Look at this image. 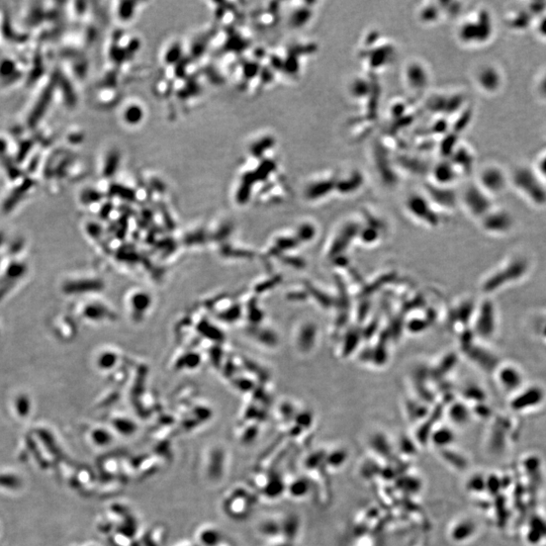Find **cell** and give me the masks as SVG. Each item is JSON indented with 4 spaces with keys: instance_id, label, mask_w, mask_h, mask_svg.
<instances>
[{
    "instance_id": "2e32d148",
    "label": "cell",
    "mask_w": 546,
    "mask_h": 546,
    "mask_svg": "<svg viewBox=\"0 0 546 546\" xmlns=\"http://www.w3.org/2000/svg\"><path fill=\"white\" fill-rule=\"evenodd\" d=\"M348 458V453L342 448L335 449L331 452H327L325 458V465L329 468H339L346 463Z\"/></svg>"
},
{
    "instance_id": "f1b7e54d",
    "label": "cell",
    "mask_w": 546,
    "mask_h": 546,
    "mask_svg": "<svg viewBox=\"0 0 546 546\" xmlns=\"http://www.w3.org/2000/svg\"><path fill=\"white\" fill-rule=\"evenodd\" d=\"M16 408H17V411L20 415L24 416L27 414L28 412V409H30V401H28V398L26 397V395L24 394H21L17 397L16 399Z\"/></svg>"
},
{
    "instance_id": "277c9868",
    "label": "cell",
    "mask_w": 546,
    "mask_h": 546,
    "mask_svg": "<svg viewBox=\"0 0 546 546\" xmlns=\"http://www.w3.org/2000/svg\"><path fill=\"white\" fill-rule=\"evenodd\" d=\"M477 185L488 195L498 194L506 188L507 176L499 167L488 166L480 172Z\"/></svg>"
},
{
    "instance_id": "e575fe53",
    "label": "cell",
    "mask_w": 546,
    "mask_h": 546,
    "mask_svg": "<svg viewBox=\"0 0 546 546\" xmlns=\"http://www.w3.org/2000/svg\"><path fill=\"white\" fill-rule=\"evenodd\" d=\"M4 243V235L0 233V246Z\"/></svg>"
},
{
    "instance_id": "cb8c5ba5",
    "label": "cell",
    "mask_w": 546,
    "mask_h": 546,
    "mask_svg": "<svg viewBox=\"0 0 546 546\" xmlns=\"http://www.w3.org/2000/svg\"><path fill=\"white\" fill-rule=\"evenodd\" d=\"M326 454H327V452L323 451V450H318V451L313 452L307 458L306 467L311 468V469H314V468H319L322 464L325 465Z\"/></svg>"
},
{
    "instance_id": "4dcf8cb0",
    "label": "cell",
    "mask_w": 546,
    "mask_h": 546,
    "mask_svg": "<svg viewBox=\"0 0 546 546\" xmlns=\"http://www.w3.org/2000/svg\"><path fill=\"white\" fill-rule=\"evenodd\" d=\"M114 361H116V355L112 353L106 352L100 356L98 363H99V366L102 368H109L110 366L114 365Z\"/></svg>"
},
{
    "instance_id": "d6a6232c",
    "label": "cell",
    "mask_w": 546,
    "mask_h": 546,
    "mask_svg": "<svg viewBox=\"0 0 546 546\" xmlns=\"http://www.w3.org/2000/svg\"><path fill=\"white\" fill-rule=\"evenodd\" d=\"M536 173L542 178L546 179V153L539 158L536 166Z\"/></svg>"
},
{
    "instance_id": "ac0fdd59",
    "label": "cell",
    "mask_w": 546,
    "mask_h": 546,
    "mask_svg": "<svg viewBox=\"0 0 546 546\" xmlns=\"http://www.w3.org/2000/svg\"><path fill=\"white\" fill-rule=\"evenodd\" d=\"M448 415H449V418H450L451 422L454 423V424L464 425V424H466L468 422V410L466 409L465 406H463L461 404L453 405L451 407V409L449 410Z\"/></svg>"
},
{
    "instance_id": "7c38bea8",
    "label": "cell",
    "mask_w": 546,
    "mask_h": 546,
    "mask_svg": "<svg viewBox=\"0 0 546 546\" xmlns=\"http://www.w3.org/2000/svg\"><path fill=\"white\" fill-rule=\"evenodd\" d=\"M429 203L422 196L412 195L407 202V208L412 216L418 218L417 220H423L428 222L427 215L429 214L431 216Z\"/></svg>"
},
{
    "instance_id": "5bb4252c",
    "label": "cell",
    "mask_w": 546,
    "mask_h": 546,
    "mask_svg": "<svg viewBox=\"0 0 546 546\" xmlns=\"http://www.w3.org/2000/svg\"><path fill=\"white\" fill-rule=\"evenodd\" d=\"M222 540V532L213 525L203 526L197 532V543L200 546H217Z\"/></svg>"
},
{
    "instance_id": "603a6c76",
    "label": "cell",
    "mask_w": 546,
    "mask_h": 546,
    "mask_svg": "<svg viewBox=\"0 0 546 546\" xmlns=\"http://www.w3.org/2000/svg\"><path fill=\"white\" fill-rule=\"evenodd\" d=\"M440 453H441V456L442 458L448 463L450 466L454 467V468H463L464 464H465V459L463 458V456H459L456 454V452L450 450V449H442L440 450Z\"/></svg>"
},
{
    "instance_id": "ffe728a7",
    "label": "cell",
    "mask_w": 546,
    "mask_h": 546,
    "mask_svg": "<svg viewBox=\"0 0 546 546\" xmlns=\"http://www.w3.org/2000/svg\"><path fill=\"white\" fill-rule=\"evenodd\" d=\"M390 442L387 440V438L382 435V434H378V435H375L371 439V447L380 454V455H383V456H386V455H389L391 452V448L390 446Z\"/></svg>"
},
{
    "instance_id": "8d00e7d4",
    "label": "cell",
    "mask_w": 546,
    "mask_h": 546,
    "mask_svg": "<svg viewBox=\"0 0 546 546\" xmlns=\"http://www.w3.org/2000/svg\"><path fill=\"white\" fill-rule=\"evenodd\" d=\"M277 546H294V545H293V544H291V543H284V544H281V545H277Z\"/></svg>"
},
{
    "instance_id": "8fae6325",
    "label": "cell",
    "mask_w": 546,
    "mask_h": 546,
    "mask_svg": "<svg viewBox=\"0 0 546 546\" xmlns=\"http://www.w3.org/2000/svg\"><path fill=\"white\" fill-rule=\"evenodd\" d=\"M337 180L333 177H325L324 179L313 181L307 189L306 195L311 199H317L327 195L329 191L336 189Z\"/></svg>"
},
{
    "instance_id": "f546056e",
    "label": "cell",
    "mask_w": 546,
    "mask_h": 546,
    "mask_svg": "<svg viewBox=\"0 0 546 546\" xmlns=\"http://www.w3.org/2000/svg\"><path fill=\"white\" fill-rule=\"evenodd\" d=\"M141 118H142V111L140 110L139 107L138 108L137 107H130L126 111V119H127L128 123H131V124L139 123Z\"/></svg>"
},
{
    "instance_id": "4316f807",
    "label": "cell",
    "mask_w": 546,
    "mask_h": 546,
    "mask_svg": "<svg viewBox=\"0 0 546 546\" xmlns=\"http://www.w3.org/2000/svg\"><path fill=\"white\" fill-rule=\"evenodd\" d=\"M25 272V266L21 263H18V262H14V263H11L7 269H6V272H5V275L8 277V278H18L20 277L23 273Z\"/></svg>"
},
{
    "instance_id": "9c48e42d",
    "label": "cell",
    "mask_w": 546,
    "mask_h": 546,
    "mask_svg": "<svg viewBox=\"0 0 546 546\" xmlns=\"http://www.w3.org/2000/svg\"><path fill=\"white\" fill-rule=\"evenodd\" d=\"M101 286V282L95 279H76L65 282L62 291L67 295H80L98 291Z\"/></svg>"
},
{
    "instance_id": "3957f363",
    "label": "cell",
    "mask_w": 546,
    "mask_h": 546,
    "mask_svg": "<svg viewBox=\"0 0 546 546\" xmlns=\"http://www.w3.org/2000/svg\"><path fill=\"white\" fill-rule=\"evenodd\" d=\"M463 202L472 216L481 219L493 210L490 195L477 184L468 185L463 194Z\"/></svg>"
},
{
    "instance_id": "52a82bcc",
    "label": "cell",
    "mask_w": 546,
    "mask_h": 546,
    "mask_svg": "<svg viewBox=\"0 0 546 546\" xmlns=\"http://www.w3.org/2000/svg\"><path fill=\"white\" fill-rule=\"evenodd\" d=\"M483 228L493 233H505L512 227V218L505 211H490L482 218Z\"/></svg>"
},
{
    "instance_id": "8992f818",
    "label": "cell",
    "mask_w": 546,
    "mask_h": 546,
    "mask_svg": "<svg viewBox=\"0 0 546 546\" xmlns=\"http://www.w3.org/2000/svg\"><path fill=\"white\" fill-rule=\"evenodd\" d=\"M406 81L411 90H424L429 84V73L427 68L420 62L414 61L406 68Z\"/></svg>"
},
{
    "instance_id": "d6986e66",
    "label": "cell",
    "mask_w": 546,
    "mask_h": 546,
    "mask_svg": "<svg viewBox=\"0 0 546 546\" xmlns=\"http://www.w3.org/2000/svg\"><path fill=\"white\" fill-rule=\"evenodd\" d=\"M440 12H441L440 7L434 6L433 4H429L428 6H425L421 9L419 17H420V20L424 23H432L439 19Z\"/></svg>"
},
{
    "instance_id": "4fadbf2b",
    "label": "cell",
    "mask_w": 546,
    "mask_h": 546,
    "mask_svg": "<svg viewBox=\"0 0 546 546\" xmlns=\"http://www.w3.org/2000/svg\"><path fill=\"white\" fill-rule=\"evenodd\" d=\"M429 439L431 440V442L434 444L435 447L442 450V449H446L448 446H450L453 443L455 439V435L450 428L440 427L430 433Z\"/></svg>"
},
{
    "instance_id": "6da1fadb",
    "label": "cell",
    "mask_w": 546,
    "mask_h": 546,
    "mask_svg": "<svg viewBox=\"0 0 546 546\" xmlns=\"http://www.w3.org/2000/svg\"><path fill=\"white\" fill-rule=\"evenodd\" d=\"M493 32L494 26L490 13L486 10L481 9L459 25L457 37L465 45L479 46L492 39Z\"/></svg>"
},
{
    "instance_id": "83f0119b",
    "label": "cell",
    "mask_w": 546,
    "mask_h": 546,
    "mask_svg": "<svg viewBox=\"0 0 546 546\" xmlns=\"http://www.w3.org/2000/svg\"><path fill=\"white\" fill-rule=\"evenodd\" d=\"M400 484L403 485H406L408 484V486H406L404 490L407 491V492H417L420 490V485H421V482L418 478H414V476H406L405 478H403V480L400 481Z\"/></svg>"
},
{
    "instance_id": "44dd1931",
    "label": "cell",
    "mask_w": 546,
    "mask_h": 546,
    "mask_svg": "<svg viewBox=\"0 0 546 546\" xmlns=\"http://www.w3.org/2000/svg\"><path fill=\"white\" fill-rule=\"evenodd\" d=\"M282 532L290 539H294L297 536V533L300 529V520L297 516H289L285 518L284 523H282Z\"/></svg>"
},
{
    "instance_id": "ba28073f",
    "label": "cell",
    "mask_w": 546,
    "mask_h": 546,
    "mask_svg": "<svg viewBox=\"0 0 546 546\" xmlns=\"http://www.w3.org/2000/svg\"><path fill=\"white\" fill-rule=\"evenodd\" d=\"M457 177V170L449 161L440 162L433 169V178L437 186L448 187Z\"/></svg>"
},
{
    "instance_id": "1f68e13d",
    "label": "cell",
    "mask_w": 546,
    "mask_h": 546,
    "mask_svg": "<svg viewBox=\"0 0 546 546\" xmlns=\"http://www.w3.org/2000/svg\"><path fill=\"white\" fill-rule=\"evenodd\" d=\"M536 32L539 37L546 40V12L542 15L538 16V19L536 22Z\"/></svg>"
},
{
    "instance_id": "484cf974",
    "label": "cell",
    "mask_w": 546,
    "mask_h": 546,
    "mask_svg": "<svg viewBox=\"0 0 546 546\" xmlns=\"http://www.w3.org/2000/svg\"><path fill=\"white\" fill-rule=\"evenodd\" d=\"M311 17H312V12L309 9L308 10L307 9H300L294 14V16L292 18V23L294 25L300 27V26L305 25V23L309 22Z\"/></svg>"
},
{
    "instance_id": "9a60e30c",
    "label": "cell",
    "mask_w": 546,
    "mask_h": 546,
    "mask_svg": "<svg viewBox=\"0 0 546 546\" xmlns=\"http://www.w3.org/2000/svg\"><path fill=\"white\" fill-rule=\"evenodd\" d=\"M474 524L471 521L463 520L456 523L450 530V537L455 542H462L468 539L474 532Z\"/></svg>"
},
{
    "instance_id": "e0dca14e",
    "label": "cell",
    "mask_w": 546,
    "mask_h": 546,
    "mask_svg": "<svg viewBox=\"0 0 546 546\" xmlns=\"http://www.w3.org/2000/svg\"><path fill=\"white\" fill-rule=\"evenodd\" d=\"M289 491L295 498H304L310 491V483L305 478H298L290 484Z\"/></svg>"
},
{
    "instance_id": "d590c367",
    "label": "cell",
    "mask_w": 546,
    "mask_h": 546,
    "mask_svg": "<svg viewBox=\"0 0 546 546\" xmlns=\"http://www.w3.org/2000/svg\"><path fill=\"white\" fill-rule=\"evenodd\" d=\"M177 546H197V545H194V544H191V543H190V542H185V543H182V544H179V545H177Z\"/></svg>"
},
{
    "instance_id": "7402d4cb",
    "label": "cell",
    "mask_w": 546,
    "mask_h": 546,
    "mask_svg": "<svg viewBox=\"0 0 546 546\" xmlns=\"http://www.w3.org/2000/svg\"><path fill=\"white\" fill-rule=\"evenodd\" d=\"M530 19H531L530 12L525 13L523 11H518L513 16L509 17V24H511V26L515 28L520 30V28L527 27L529 25Z\"/></svg>"
},
{
    "instance_id": "836d02e7",
    "label": "cell",
    "mask_w": 546,
    "mask_h": 546,
    "mask_svg": "<svg viewBox=\"0 0 546 546\" xmlns=\"http://www.w3.org/2000/svg\"><path fill=\"white\" fill-rule=\"evenodd\" d=\"M537 90H538L539 95L546 99V74H544L539 80L538 85H537Z\"/></svg>"
},
{
    "instance_id": "d4e9b609",
    "label": "cell",
    "mask_w": 546,
    "mask_h": 546,
    "mask_svg": "<svg viewBox=\"0 0 546 546\" xmlns=\"http://www.w3.org/2000/svg\"><path fill=\"white\" fill-rule=\"evenodd\" d=\"M105 313L106 311L99 305H89L83 311L84 317L90 320H99L103 318Z\"/></svg>"
},
{
    "instance_id": "5b68a950",
    "label": "cell",
    "mask_w": 546,
    "mask_h": 546,
    "mask_svg": "<svg viewBox=\"0 0 546 546\" xmlns=\"http://www.w3.org/2000/svg\"><path fill=\"white\" fill-rule=\"evenodd\" d=\"M476 83L478 87L487 93H495L502 86V74L498 68L493 65H485L476 72Z\"/></svg>"
},
{
    "instance_id": "7a4b0ae2",
    "label": "cell",
    "mask_w": 546,
    "mask_h": 546,
    "mask_svg": "<svg viewBox=\"0 0 546 546\" xmlns=\"http://www.w3.org/2000/svg\"><path fill=\"white\" fill-rule=\"evenodd\" d=\"M543 179L536 171L529 168H519L513 175L515 187L523 193L528 200L537 206L546 204V188Z\"/></svg>"
},
{
    "instance_id": "30bf717a",
    "label": "cell",
    "mask_w": 546,
    "mask_h": 546,
    "mask_svg": "<svg viewBox=\"0 0 546 546\" xmlns=\"http://www.w3.org/2000/svg\"><path fill=\"white\" fill-rule=\"evenodd\" d=\"M364 182L363 176L359 171L351 172L349 175H347L344 178H341L340 180H337L336 182V190H338L341 194L349 195L351 193H354L359 190V188L362 186Z\"/></svg>"
}]
</instances>
